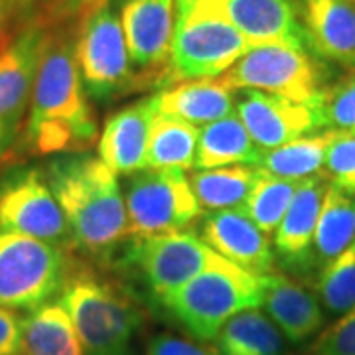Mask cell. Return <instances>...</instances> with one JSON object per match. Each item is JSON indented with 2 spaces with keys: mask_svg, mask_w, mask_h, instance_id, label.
I'll list each match as a JSON object with an SVG mask.
<instances>
[{
  "mask_svg": "<svg viewBox=\"0 0 355 355\" xmlns=\"http://www.w3.org/2000/svg\"><path fill=\"white\" fill-rule=\"evenodd\" d=\"M310 355H355V308L318 334Z\"/></svg>",
  "mask_w": 355,
  "mask_h": 355,
  "instance_id": "d6a6232c",
  "label": "cell"
},
{
  "mask_svg": "<svg viewBox=\"0 0 355 355\" xmlns=\"http://www.w3.org/2000/svg\"><path fill=\"white\" fill-rule=\"evenodd\" d=\"M156 93L128 103L107 116L97 140V156L116 176H130L146 168V150L154 116Z\"/></svg>",
  "mask_w": 355,
  "mask_h": 355,
  "instance_id": "2e32d148",
  "label": "cell"
},
{
  "mask_svg": "<svg viewBox=\"0 0 355 355\" xmlns=\"http://www.w3.org/2000/svg\"><path fill=\"white\" fill-rule=\"evenodd\" d=\"M158 111L191 125H209L235 114V97L219 77L180 81L156 91Z\"/></svg>",
  "mask_w": 355,
  "mask_h": 355,
  "instance_id": "44dd1931",
  "label": "cell"
},
{
  "mask_svg": "<svg viewBox=\"0 0 355 355\" xmlns=\"http://www.w3.org/2000/svg\"><path fill=\"white\" fill-rule=\"evenodd\" d=\"M261 306L291 343L308 342L318 336L326 324V312L316 292L286 272L275 270L265 275Z\"/></svg>",
  "mask_w": 355,
  "mask_h": 355,
  "instance_id": "d6986e66",
  "label": "cell"
},
{
  "mask_svg": "<svg viewBox=\"0 0 355 355\" xmlns=\"http://www.w3.org/2000/svg\"><path fill=\"white\" fill-rule=\"evenodd\" d=\"M349 2H354V4H355V0H349Z\"/></svg>",
  "mask_w": 355,
  "mask_h": 355,
  "instance_id": "b9f144b4",
  "label": "cell"
},
{
  "mask_svg": "<svg viewBox=\"0 0 355 355\" xmlns=\"http://www.w3.org/2000/svg\"><path fill=\"white\" fill-rule=\"evenodd\" d=\"M50 34L51 28L32 18L6 46L0 48V116L16 121L24 119L26 105L30 103Z\"/></svg>",
  "mask_w": 355,
  "mask_h": 355,
  "instance_id": "ac0fdd59",
  "label": "cell"
},
{
  "mask_svg": "<svg viewBox=\"0 0 355 355\" xmlns=\"http://www.w3.org/2000/svg\"><path fill=\"white\" fill-rule=\"evenodd\" d=\"M223 355H286V340L279 326L259 308L229 318L216 338Z\"/></svg>",
  "mask_w": 355,
  "mask_h": 355,
  "instance_id": "d4e9b609",
  "label": "cell"
},
{
  "mask_svg": "<svg viewBox=\"0 0 355 355\" xmlns=\"http://www.w3.org/2000/svg\"><path fill=\"white\" fill-rule=\"evenodd\" d=\"M22 318L0 306V355H20Z\"/></svg>",
  "mask_w": 355,
  "mask_h": 355,
  "instance_id": "d590c367",
  "label": "cell"
},
{
  "mask_svg": "<svg viewBox=\"0 0 355 355\" xmlns=\"http://www.w3.org/2000/svg\"><path fill=\"white\" fill-rule=\"evenodd\" d=\"M322 111L326 116V127L355 137V73L328 87Z\"/></svg>",
  "mask_w": 355,
  "mask_h": 355,
  "instance_id": "4dcf8cb0",
  "label": "cell"
},
{
  "mask_svg": "<svg viewBox=\"0 0 355 355\" xmlns=\"http://www.w3.org/2000/svg\"><path fill=\"white\" fill-rule=\"evenodd\" d=\"M99 0H36L34 20L46 28L77 24L85 18Z\"/></svg>",
  "mask_w": 355,
  "mask_h": 355,
  "instance_id": "836d02e7",
  "label": "cell"
},
{
  "mask_svg": "<svg viewBox=\"0 0 355 355\" xmlns=\"http://www.w3.org/2000/svg\"><path fill=\"white\" fill-rule=\"evenodd\" d=\"M200 235L216 253L229 263L254 275L277 270V254L261 229L241 207L217 209L200 217Z\"/></svg>",
  "mask_w": 355,
  "mask_h": 355,
  "instance_id": "9a60e30c",
  "label": "cell"
},
{
  "mask_svg": "<svg viewBox=\"0 0 355 355\" xmlns=\"http://www.w3.org/2000/svg\"><path fill=\"white\" fill-rule=\"evenodd\" d=\"M20 355H85L60 300H50L22 318Z\"/></svg>",
  "mask_w": 355,
  "mask_h": 355,
  "instance_id": "603a6c76",
  "label": "cell"
},
{
  "mask_svg": "<svg viewBox=\"0 0 355 355\" xmlns=\"http://www.w3.org/2000/svg\"><path fill=\"white\" fill-rule=\"evenodd\" d=\"M261 168L251 164L223 166L198 170L190 176L191 190L203 209H233L241 207L253 191Z\"/></svg>",
  "mask_w": 355,
  "mask_h": 355,
  "instance_id": "83f0119b",
  "label": "cell"
},
{
  "mask_svg": "<svg viewBox=\"0 0 355 355\" xmlns=\"http://www.w3.org/2000/svg\"><path fill=\"white\" fill-rule=\"evenodd\" d=\"M314 292L326 314L342 318L355 308V241L316 275Z\"/></svg>",
  "mask_w": 355,
  "mask_h": 355,
  "instance_id": "f546056e",
  "label": "cell"
},
{
  "mask_svg": "<svg viewBox=\"0 0 355 355\" xmlns=\"http://www.w3.org/2000/svg\"><path fill=\"white\" fill-rule=\"evenodd\" d=\"M200 128L182 119L156 113L150 128L146 168L154 170H182L196 168Z\"/></svg>",
  "mask_w": 355,
  "mask_h": 355,
  "instance_id": "484cf974",
  "label": "cell"
},
{
  "mask_svg": "<svg viewBox=\"0 0 355 355\" xmlns=\"http://www.w3.org/2000/svg\"><path fill=\"white\" fill-rule=\"evenodd\" d=\"M142 355H223L219 347L200 340L182 338L176 334H156L153 336Z\"/></svg>",
  "mask_w": 355,
  "mask_h": 355,
  "instance_id": "e575fe53",
  "label": "cell"
},
{
  "mask_svg": "<svg viewBox=\"0 0 355 355\" xmlns=\"http://www.w3.org/2000/svg\"><path fill=\"white\" fill-rule=\"evenodd\" d=\"M310 51L355 73V4L349 0H296Z\"/></svg>",
  "mask_w": 355,
  "mask_h": 355,
  "instance_id": "e0dca14e",
  "label": "cell"
},
{
  "mask_svg": "<svg viewBox=\"0 0 355 355\" xmlns=\"http://www.w3.org/2000/svg\"><path fill=\"white\" fill-rule=\"evenodd\" d=\"M77 24L51 28L18 144L32 156L85 153L99 128L76 58Z\"/></svg>",
  "mask_w": 355,
  "mask_h": 355,
  "instance_id": "6da1fadb",
  "label": "cell"
},
{
  "mask_svg": "<svg viewBox=\"0 0 355 355\" xmlns=\"http://www.w3.org/2000/svg\"><path fill=\"white\" fill-rule=\"evenodd\" d=\"M253 46L231 24L223 0H176L172 42V85L191 79H216Z\"/></svg>",
  "mask_w": 355,
  "mask_h": 355,
  "instance_id": "5b68a950",
  "label": "cell"
},
{
  "mask_svg": "<svg viewBox=\"0 0 355 355\" xmlns=\"http://www.w3.org/2000/svg\"><path fill=\"white\" fill-rule=\"evenodd\" d=\"M20 132H22V121L0 116V170L12 156V148L20 139Z\"/></svg>",
  "mask_w": 355,
  "mask_h": 355,
  "instance_id": "8d00e7d4",
  "label": "cell"
},
{
  "mask_svg": "<svg viewBox=\"0 0 355 355\" xmlns=\"http://www.w3.org/2000/svg\"><path fill=\"white\" fill-rule=\"evenodd\" d=\"M355 241V196L331 184L324 196L314 233V270L316 275Z\"/></svg>",
  "mask_w": 355,
  "mask_h": 355,
  "instance_id": "cb8c5ba5",
  "label": "cell"
},
{
  "mask_svg": "<svg viewBox=\"0 0 355 355\" xmlns=\"http://www.w3.org/2000/svg\"><path fill=\"white\" fill-rule=\"evenodd\" d=\"M125 203L128 239H150L188 229L203 216V207L182 170L144 168L127 176Z\"/></svg>",
  "mask_w": 355,
  "mask_h": 355,
  "instance_id": "30bf717a",
  "label": "cell"
},
{
  "mask_svg": "<svg viewBox=\"0 0 355 355\" xmlns=\"http://www.w3.org/2000/svg\"><path fill=\"white\" fill-rule=\"evenodd\" d=\"M0 231L73 251L64 211L48 184L44 166L6 164L0 170Z\"/></svg>",
  "mask_w": 355,
  "mask_h": 355,
  "instance_id": "8fae6325",
  "label": "cell"
},
{
  "mask_svg": "<svg viewBox=\"0 0 355 355\" xmlns=\"http://www.w3.org/2000/svg\"><path fill=\"white\" fill-rule=\"evenodd\" d=\"M76 58L91 101L109 103L140 91L121 18L111 4L77 22Z\"/></svg>",
  "mask_w": 355,
  "mask_h": 355,
  "instance_id": "9c48e42d",
  "label": "cell"
},
{
  "mask_svg": "<svg viewBox=\"0 0 355 355\" xmlns=\"http://www.w3.org/2000/svg\"><path fill=\"white\" fill-rule=\"evenodd\" d=\"M330 178L324 172L300 180L286 216L272 235L275 254L286 275L294 279H314V233Z\"/></svg>",
  "mask_w": 355,
  "mask_h": 355,
  "instance_id": "5bb4252c",
  "label": "cell"
},
{
  "mask_svg": "<svg viewBox=\"0 0 355 355\" xmlns=\"http://www.w3.org/2000/svg\"><path fill=\"white\" fill-rule=\"evenodd\" d=\"M71 253L55 245L0 231V306L32 312L64 291Z\"/></svg>",
  "mask_w": 355,
  "mask_h": 355,
  "instance_id": "52a82bcc",
  "label": "cell"
},
{
  "mask_svg": "<svg viewBox=\"0 0 355 355\" xmlns=\"http://www.w3.org/2000/svg\"><path fill=\"white\" fill-rule=\"evenodd\" d=\"M225 14L251 46L284 44L310 50L296 0H223Z\"/></svg>",
  "mask_w": 355,
  "mask_h": 355,
  "instance_id": "ffe728a7",
  "label": "cell"
},
{
  "mask_svg": "<svg viewBox=\"0 0 355 355\" xmlns=\"http://www.w3.org/2000/svg\"><path fill=\"white\" fill-rule=\"evenodd\" d=\"M324 166L331 184L355 196V137L342 132L330 146Z\"/></svg>",
  "mask_w": 355,
  "mask_h": 355,
  "instance_id": "1f68e13d",
  "label": "cell"
},
{
  "mask_svg": "<svg viewBox=\"0 0 355 355\" xmlns=\"http://www.w3.org/2000/svg\"><path fill=\"white\" fill-rule=\"evenodd\" d=\"M44 172L64 211L73 251L99 263L119 253L128 239V216L113 170L85 150L51 156Z\"/></svg>",
  "mask_w": 355,
  "mask_h": 355,
  "instance_id": "7a4b0ae2",
  "label": "cell"
},
{
  "mask_svg": "<svg viewBox=\"0 0 355 355\" xmlns=\"http://www.w3.org/2000/svg\"><path fill=\"white\" fill-rule=\"evenodd\" d=\"M12 40V34L8 32V24H0V48L6 46Z\"/></svg>",
  "mask_w": 355,
  "mask_h": 355,
  "instance_id": "ab89813d",
  "label": "cell"
},
{
  "mask_svg": "<svg viewBox=\"0 0 355 355\" xmlns=\"http://www.w3.org/2000/svg\"><path fill=\"white\" fill-rule=\"evenodd\" d=\"M34 2L36 0H10V6H12V10H28V8H32Z\"/></svg>",
  "mask_w": 355,
  "mask_h": 355,
  "instance_id": "f35d334b",
  "label": "cell"
},
{
  "mask_svg": "<svg viewBox=\"0 0 355 355\" xmlns=\"http://www.w3.org/2000/svg\"><path fill=\"white\" fill-rule=\"evenodd\" d=\"M10 14H12L10 0H0V24H8Z\"/></svg>",
  "mask_w": 355,
  "mask_h": 355,
  "instance_id": "74e56055",
  "label": "cell"
},
{
  "mask_svg": "<svg viewBox=\"0 0 355 355\" xmlns=\"http://www.w3.org/2000/svg\"><path fill=\"white\" fill-rule=\"evenodd\" d=\"M119 265L139 279L148 298L158 304L200 272L229 265V261L203 241L198 231L184 229L150 239H132L123 247Z\"/></svg>",
  "mask_w": 355,
  "mask_h": 355,
  "instance_id": "ba28073f",
  "label": "cell"
},
{
  "mask_svg": "<svg viewBox=\"0 0 355 355\" xmlns=\"http://www.w3.org/2000/svg\"><path fill=\"white\" fill-rule=\"evenodd\" d=\"M219 79L233 91H263L316 109L330 87L320 58L284 44L254 46Z\"/></svg>",
  "mask_w": 355,
  "mask_h": 355,
  "instance_id": "8992f818",
  "label": "cell"
},
{
  "mask_svg": "<svg viewBox=\"0 0 355 355\" xmlns=\"http://www.w3.org/2000/svg\"><path fill=\"white\" fill-rule=\"evenodd\" d=\"M263 150L254 144L239 116L229 114L200 130L196 170H211L223 166H257Z\"/></svg>",
  "mask_w": 355,
  "mask_h": 355,
  "instance_id": "7402d4cb",
  "label": "cell"
},
{
  "mask_svg": "<svg viewBox=\"0 0 355 355\" xmlns=\"http://www.w3.org/2000/svg\"><path fill=\"white\" fill-rule=\"evenodd\" d=\"M340 135L342 130L331 128L300 137L272 150H263L257 166L268 174L284 180H304L308 176H314L322 172L328 150Z\"/></svg>",
  "mask_w": 355,
  "mask_h": 355,
  "instance_id": "4316f807",
  "label": "cell"
},
{
  "mask_svg": "<svg viewBox=\"0 0 355 355\" xmlns=\"http://www.w3.org/2000/svg\"><path fill=\"white\" fill-rule=\"evenodd\" d=\"M109 2H111V0H99V2H97V6H95L93 10H97V8H101V6H107ZM93 10H91V12H93Z\"/></svg>",
  "mask_w": 355,
  "mask_h": 355,
  "instance_id": "60d3db41",
  "label": "cell"
},
{
  "mask_svg": "<svg viewBox=\"0 0 355 355\" xmlns=\"http://www.w3.org/2000/svg\"><path fill=\"white\" fill-rule=\"evenodd\" d=\"M298 186L300 180L277 178L261 168V176L257 180L253 191L249 193L247 202L241 205V209L253 219L254 225L266 237H272L282 217L286 216Z\"/></svg>",
  "mask_w": 355,
  "mask_h": 355,
  "instance_id": "f1b7e54d",
  "label": "cell"
},
{
  "mask_svg": "<svg viewBox=\"0 0 355 355\" xmlns=\"http://www.w3.org/2000/svg\"><path fill=\"white\" fill-rule=\"evenodd\" d=\"M235 113L261 150H272L286 142L326 127L322 109L298 105L263 91H239Z\"/></svg>",
  "mask_w": 355,
  "mask_h": 355,
  "instance_id": "4fadbf2b",
  "label": "cell"
},
{
  "mask_svg": "<svg viewBox=\"0 0 355 355\" xmlns=\"http://www.w3.org/2000/svg\"><path fill=\"white\" fill-rule=\"evenodd\" d=\"M58 300L71 318L85 355H140L146 312L125 282L73 266Z\"/></svg>",
  "mask_w": 355,
  "mask_h": 355,
  "instance_id": "3957f363",
  "label": "cell"
},
{
  "mask_svg": "<svg viewBox=\"0 0 355 355\" xmlns=\"http://www.w3.org/2000/svg\"><path fill=\"white\" fill-rule=\"evenodd\" d=\"M119 18L140 91L170 87L176 0H121Z\"/></svg>",
  "mask_w": 355,
  "mask_h": 355,
  "instance_id": "7c38bea8",
  "label": "cell"
},
{
  "mask_svg": "<svg viewBox=\"0 0 355 355\" xmlns=\"http://www.w3.org/2000/svg\"><path fill=\"white\" fill-rule=\"evenodd\" d=\"M265 275H254L229 263L211 266L168 294L156 306L193 340L211 342L229 318L249 308H261Z\"/></svg>",
  "mask_w": 355,
  "mask_h": 355,
  "instance_id": "277c9868",
  "label": "cell"
}]
</instances>
